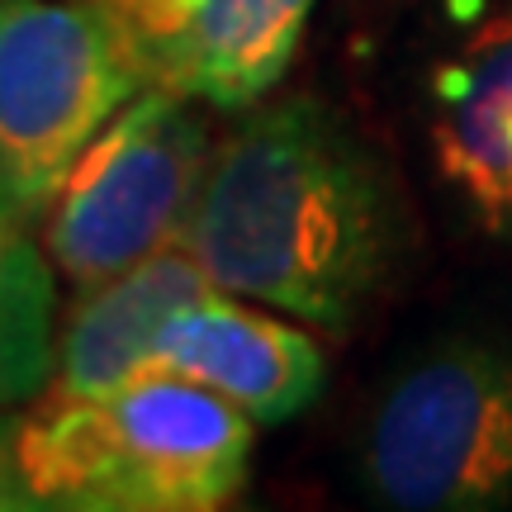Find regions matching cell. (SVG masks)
Returning <instances> with one entry per match:
<instances>
[{"mask_svg":"<svg viewBox=\"0 0 512 512\" xmlns=\"http://www.w3.org/2000/svg\"><path fill=\"white\" fill-rule=\"evenodd\" d=\"M181 242L214 290L347 332L399 271L403 204L342 114L290 95L219 143Z\"/></svg>","mask_w":512,"mask_h":512,"instance_id":"6da1fadb","label":"cell"},{"mask_svg":"<svg viewBox=\"0 0 512 512\" xmlns=\"http://www.w3.org/2000/svg\"><path fill=\"white\" fill-rule=\"evenodd\" d=\"M252 441L238 403L147 370L105 399L43 389L19 418V465L43 508L214 512L242 494Z\"/></svg>","mask_w":512,"mask_h":512,"instance_id":"7a4b0ae2","label":"cell"},{"mask_svg":"<svg viewBox=\"0 0 512 512\" xmlns=\"http://www.w3.org/2000/svg\"><path fill=\"white\" fill-rule=\"evenodd\" d=\"M361 489L394 512L512 508V351L441 342L370 408Z\"/></svg>","mask_w":512,"mask_h":512,"instance_id":"3957f363","label":"cell"},{"mask_svg":"<svg viewBox=\"0 0 512 512\" xmlns=\"http://www.w3.org/2000/svg\"><path fill=\"white\" fill-rule=\"evenodd\" d=\"M143 86L138 43L100 0H0V181L29 219Z\"/></svg>","mask_w":512,"mask_h":512,"instance_id":"277c9868","label":"cell"},{"mask_svg":"<svg viewBox=\"0 0 512 512\" xmlns=\"http://www.w3.org/2000/svg\"><path fill=\"white\" fill-rule=\"evenodd\" d=\"M209 124L190 95L143 86L95 133L38 219L53 271L86 290L181 238L209 171Z\"/></svg>","mask_w":512,"mask_h":512,"instance_id":"5b68a950","label":"cell"},{"mask_svg":"<svg viewBox=\"0 0 512 512\" xmlns=\"http://www.w3.org/2000/svg\"><path fill=\"white\" fill-rule=\"evenodd\" d=\"M204 384L238 403L252 422H290L323 394L328 361L304 328L242 309L228 290H209L166 318L152 342V366Z\"/></svg>","mask_w":512,"mask_h":512,"instance_id":"8992f818","label":"cell"},{"mask_svg":"<svg viewBox=\"0 0 512 512\" xmlns=\"http://www.w3.org/2000/svg\"><path fill=\"white\" fill-rule=\"evenodd\" d=\"M209 290L214 280L185 242H171L138 266L86 285L57 323V361L48 389L72 399H105L133 384L152 366V342L166 318Z\"/></svg>","mask_w":512,"mask_h":512,"instance_id":"52a82bcc","label":"cell"},{"mask_svg":"<svg viewBox=\"0 0 512 512\" xmlns=\"http://www.w3.org/2000/svg\"><path fill=\"white\" fill-rule=\"evenodd\" d=\"M309 15L313 0H204L152 86H171L214 110H252L290 72Z\"/></svg>","mask_w":512,"mask_h":512,"instance_id":"ba28073f","label":"cell"},{"mask_svg":"<svg viewBox=\"0 0 512 512\" xmlns=\"http://www.w3.org/2000/svg\"><path fill=\"white\" fill-rule=\"evenodd\" d=\"M512 124V19L484 29L470 53L437 76V162L484 219L508 214Z\"/></svg>","mask_w":512,"mask_h":512,"instance_id":"9c48e42d","label":"cell"},{"mask_svg":"<svg viewBox=\"0 0 512 512\" xmlns=\"http://www.w3.org/2000/svg\"><path fill=\"white\" fill-rule=\"evenodd\" d=\"M34 228L0 181V408L34 403L53 384L57 271Z\"/></svg>","mask_w":512,"mask_h":512,"instance_id":"30bf717a","label":"cell"},{"mask_svg":"<svg viewBox=\"0 0 512 512\" xmlns=\"http://www.w3.org/2000/svg\"><path fill=\"white\" fill-rule=\"evenodd\" d=\"M100 5L128 29V38L138 43V57L147 67V81H157L162 57L190 34L204 0H100Z\"/></svg>","mask_w":512,"mask_h":512,"instance_id":"8fae6325","label":"cell"},{"mask_svg":"<svg viewBox=\"0 0 512 512\" xmlns=\"http://www.w3.org/2000/svg\"><path fill=\"white\" fill-rule=\"evenodd\" d=\"M43 508L19 465V418L0 408V512H34Z\"/></svg>","mask_w":512,"mask_h":512,"instance_id":"7c38bea8","label":"cell"},{"mask_svg":"<svg viewBox=\"0 0 512 512\" xmlns=\"http://www.w3.org/2000/svg\"><path fill=\"white\" fill-rule=\"evenodd\" d=\"M508 204H512V124H508Z\"/></svg>","mask_w":512,"mask_h":512,"instance_id":"4fadbf2b","label":"cell"}]
</instances>
